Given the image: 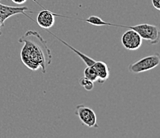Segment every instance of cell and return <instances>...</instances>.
Listing matches in <instances>:
<instances>
[{
	"label": "cell",
	"instance_id": "6da1fadb",
	"mask_svg": "<svg viewBox=\"0 0 160 138\" xmlns=\"http://www.w3.org/2000/svg\"><path fill=\"white\" fill-rule=\"evenodd\" d=\"M23 43L20 52V58L25 66L33 71L41 69L42 74H46V68L51 63V51L46 42L38 32L28 30L18 39Z\"/></svg>",
	"mask_w": 160,
	"mask_h": 138
},
{
	"label": "cell",
	"instance_id": "7a4b0ae2",
	"mask_svg": "<svg viewBox=\"0 0 160 138\" xmlns=\"http://www.w3.org/2000/svg\"><path fill=\"white\" fill-rule=\"evenodd\" d=\"M121 27L135 30L139 34L142 39L149 42L151 44H157L159 42L160 32L159 28L157 26L142 23L132 27H125V26H121Z\"/></svg>",
	"mask_w": 160,
	"mask_h": 138
},
{
	"label": "cell",
	"instance_id": "3957f363",
	"mask_svg": "<svg viewBox=\"0 0 160 138\" xmlns=\"http://www.w3.org/2000/svg\"><path fill=\"white\" fill-rule=\"evenodd\" d=\"M160 63V55L158 53L155 54L153 55L144 57L140 60L131 64L128 66V69L131 73L138 74L140 73L146 72L155 69V67L159 65Z\"/></svg>",
	"mask_w": 160,
	"mask_h": 138
},
{
	"label": "cell",
	"instance_id": "277c9868",
	"mask_svg": "<svg viewBox=\"0 0 160 138\" xmlns=\"http://www.w3.org/2000/svg\"><path fill=\"white\" fill-rule=\"evenodd\" d=\"M75 114L78 117L83 125L88 128H98L97 115L95 112L88 106L78 105L75 110Z\"/></svg>",
	"mask_w": 160,
	"mask_h": 138
},
{
	"label": "cell",
	"instance_id": "5b68a950",
	"mask_svg": "<svg viewBox=\"0 0 160 138\" xmlns=\"http://www.w3.org/2000/svg\"><path fill=\"white\" fill-rule=\"evenodd\" d=\"M121 43L126 50H136L142 46V39L137 32L130 29L123 34Z\"/></svg>",
	"mask_w": 160,
	"mask_h": 138
},
{
	"label": "cell",
	"instance_id": "8992f818",
	"mask_svg": "<svg viewBox=\"0 0 160 138\" xmlns=\"http://www.w3.org/2000/svg\"><path fill=\"white\" fill-rule=\"evenodd\" d=\"M27 12L32 13L31 11L29 10L27 7H11V6H6L0 3V21L2 23V26L7 19L16 15V14H24L27 17H29L27 14Z\"/></svg>",
	"mask_w": 160,
	"mask_h": 138
},
{
	"label": "cell",
	"instance_id": "52a82bcc",
	"mask_svg": "<svg viewBox=\"0 0 160 138\" xmlns=\"http://www.w3.org/2000/svg\"><path fill=\"white\" fill-rule=\"evenodd\" d=\"M55 16L56 14L51 12L49 10L44 9L43 11H40L37 16V23L43 29L51 28L53 27L55 23Z\"/></svg>",
	"mask_w": 160,
	"mask_h": 138
},
{
	"label": "cell",
	"instance_id": "ba28073f",
	"mask_svg": "<svg viewBox=\"0 0 160 138\" xmlns=\"http://www.w3.org/2000/svg\"><path fill=\"white\" fill-rule=\"evenodd\" d=\"M92 67L96 70L97 75V82L100 84H103L107 81L110 76V70L109 67L105 62L102 61H96L95 63L92 65Z\"/></svg>",
	"mask_w": 160,
	"mask_h": 138
},
{
	"label": "cell",
	"instance_id": "9c48e42d",
	"mask_svg": "<svg viewBox=\"0 0 160 138\" xmlns=\"http://www.w3.org/2000/svg\"><path fill=\"white\" fill-rule=\"evenodd\" d=\"M47 30L48 32H49V33H50V34H51L52 35L54 36L55 38H58V40H59V41L62 42V43H63L64 45H65V46H68V47H69V49H70V50H72V51L74 52V53L77 54H78V56H79L80 58H81V59H82L83 61H84V62H85V65H86L87 66H92V65H93L94 63H95L96 61L94 60V59H92V58H90V57L87 56L86 54H82V53H81V52H80L78 50H77V49H75V48H74V47L71 46L70 45L68 44V43H67L66 42H65V41H64V40H62V38H58V36H56V35H55V34H52L51 32H50L49 30V29H47V30Z\"/></svg>",
	"mask_w": 160,
	"mask_h": 138
},
{
	"label": "cell",
	"instance_id": "30bf717a",
	"mask_svg": "<svg viewBox=\"0 0 160 138\" xmlns=\"http://www.w3.org/2000/svg\"><path fill=\"white\" fill-rule=\"evenodd\" d=\"M84 76L92 81V82H97V75L96 70L92 66H87L85 69H84Z\"/></svg>",
	"mask_w": 160,
	"mask_h": 138
},
{
	"label": "cell",
	"instance_id": "8fae6325",
	"mask_svg": "<svg viewBox=\"0 0 160 138\" xmlns=\"http://www.w3.org/2000/svg\"><path fill=\"white\" fill-rule=\"evenodd\" d=\"M79 84L81 85V86L84 87V89L87 91H91L93 89V87H94L93 82H92V81H90L89 79H88L87 78H85V76L80 78Z\"/></svg>",
	"mask_w": 160,
	"mask_h": 138
},
{
	"label": "cell",
	"instance_id": "7c38bea8",
	"mask_svg": "<svg viewBox=\"0 0 160 138\" xmlns=\"http://www.w3.org/2000/svg\"><path fill=\"white\" fill-rule=\"evenodd\" d=\"M84 21L94 26H104V22L98 16H90L86 19H84Z\"/></svg>",
	"mask_w": 160,
	"mask_h": 138
},
{
	"label": "cell",
	"instance_id": "4fadbf2b",
	"mask_svg": "<svg viewBox=\"0 0 160 138\" xmlns=\"http://www.w3.org/2000/svg\"><path fill=\"white\" fill-rule=\"evenodd\" d=\"M151 3L155 9L159 11L160 10V0H151Z\"/></svg>",
	"mask_w": 160,
	"mask_h": 138
},
{
	"label": "cell",
	"instance_id": "5bb4252c",
	"mask_svg": "<svg viewBox=\"0 0 160 138\" xmlns=\"http://www.w3.org/2000/svg\"><path fill=\"white\" fill-rule=\"evenodd\" d=\"M27 0H12V2L16 4H23L27 2Z\"/></svg>",
	"mask_w": 160,
	"mask_h": 138
},
{
	"label": "cell",
	"instance_id": "9a60e30c",
	"mask_svg": "<svg viewBox=\"0 0 160 138\" xmlns=\"http://www.w3.org/2000/svg\"><path fill=\"white\" fill-rule=\"evenodd\" d=\"M2 27H3L2 24V23H1V21H0V36L2 35Z\"/></svg>",
	"mask_w": 160,
	"mask_h": 138
}]
</instances>
